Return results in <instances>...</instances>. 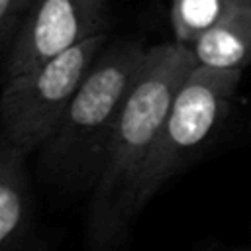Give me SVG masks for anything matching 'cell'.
<instances>
[{
	"label": "cell",
	"instance_id": "277c9868",
	"mask_svg": "<svg viewBox=\"0 0 251 251\" xmlns=\"http://www.w3.org/2000/svg\"><path fill=\"white\" fill-rule=\"evenodd\" d=\"M108 41V33L94 35L8 78L0 98L2 139L25 155L37 151L59 126Z\"/></svg>",
	"mask_w": 251,
	"mask_h": 251
},
{
	"label": "cell",
	"instance_id": "8992f818",
	"mask_svg": "<svg viewBox=\"0 0 251 251\" xmlns=\"http://www.w3.org/2000/svg\"><path fill=\"white\" fill-rule=\"evenodd\" d=\"M27 155L0 141V251H39Z\"/></svg>",
	"mask_w": 251,
	"mask_h": 251
},
{
	"label": "cell",
	"instance_id": "ba28073f",
	"mask_svg": "<svg viewBox=\"0 0 251 251\" xmlns=\"http://www.w3.org/2000/svg\"><path fill=\"white\" fill-rule=\"evenodd\" d=\"M235 4V0H173L171 27L175 41L190 47Z\"/></svg>",
	"mask_w": 251,
	"mask_h": 251
},
{
	"label": "cell",
	"instance_id": "30bf717a",
	"mask_svg": "<svg viewBox=\"0 0 251 251\" xmlns=\"http://www.w3.org/2000/svg\"><path fill=\"white\" fill-rule=\"evenodd\" d=\"M37 0H18V6H20V12H22V16H25L27 14V10L35 4Z\"/></svg>",
	"mask_w": 251,
	"mask_h": 251
},
{
	"label": "cell",
	"instance_id": "5b68a950",
	"mask_svg": "<svg viewBox=\"0 0 251 251\" xmlns=\"http://www.w3.org/2000/svg\"><path fill=\"white\" fill-rule=\"evenodd\" d=\"M108 0H37L8 49L6 80L75 45L108 33Z\"/></svg>",
	"mask_w": 251,
	"mask_h": 251
},
{
	"label": "cell",
	"instance_id": "7c38bea8",
	"mask_svg": "<svg viewBox=\"0 0 251 251\" xmlns=\"http://www.w3.org/2000/svg\"><path fill=\"white\" fill-rule=\"evenodd\" d=\"M227 251H249V249H227Z\"/></svg>",
	"mask_w": 251,
	"mask_h": 251
},
{
	"label": "cell",
	"instance_id": "6da1fadb",
	"mask_svg": "<svg viewBox=\"0 0 251 251\" xmlns=\"http://www.w3.org/2000/svg\"><path fill=\"white\" fill-rule=\"evenodd\" d=\"M188 45L169 41L147 49L145 63L116 122L100 176L90 190L86 241L90 251H114L135 214L137 190L147 159L171 104L196 69Z\"/></svg>",
	"mask_w": 251,
	"mask_h": 251
},
{
	"label": "cell",
	"instance_id": "3957f363",
	"mask_svg": "<svg viewBox=\"0 0 251 251\" xmlns=\"http://www.w3.org/2000/svg\"><path fill=\"white\" fill-rule=\"evenodd\" d=\"M239 80L241 71H218L200 65L186 76L143 169L135 214H141L161 186L214 139L229 114Z\"/></svg>",
	"mask_w": 251,
	"mask_h": 251
},
{
	"label": "cell",
	"instance_id": "52a82bcc",
	"mask_svg": "<svg viewBox=\"0 0 251 251\" xmlns=\"http://www.w3.org/2000/svg\"><path fill=\"white\" fill-rule=\"evenodd\" d=\"M190 51L196 63L208 69L243 71L251 65V4L237 2L190 45Z\"/></svg>",
	"mask_w": 251,
	"mask_h": 251
},
{
	"label": "cell",
	"instance_id": "8fae6325",
	"mask_svg": "<svg viewBox=\"0 0 251 251\" xmlns=\"http://www.w3.org/2000/svg\"><path fill=\"white\" fill-rule=\"evenodd\" d=\"M235 2H241V4H251V0H235Z\"/></svg>",
	"mask_w": 251,
	"mask_h": 251
},
{
	"label": "cell",
	"instance_id": "9c48e42d",
	"mask_svg": "<svg viewBox=\"0 0 251 251\" xmlns=\"http://www.w3.org/2000/svg\"><path fill=\"white\" fill-rule=\"evenodd\" d=\"M22 12L18 0H0V39L6 49H10L20 25H22Z\"/></svg>",
	"mask_w": 251,
	"mask_h": 251
},
{
	"label": "cell",
	"instance_id": "7a4b0ae2",
	"mask_svg": "<svg viewBox=\"0 0 251 251\" xmlns=\"http://www.w3.org/2000/svg\"><path fill=\"white\" fill-rule=\"evenodd\" d=\"M147 49L137 39L108 41L59 126L37 149V173L43 182L69 192L94 188Z\"/></svg>",
	"mask_w": 251,
	"mask_h": 251
}]
</instances>
